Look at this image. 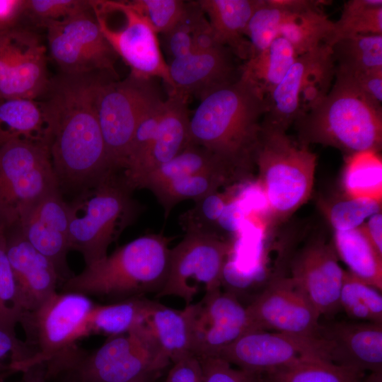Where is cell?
Returning a JSON list of instances; mask_svg holds the SVG:
<instances>
[{
  "label": "cell",
  "mask_w": 382,
  "mask_h": 382,
  "mask_svg": "<svg viewBox=\"0 0 382 382\" xmlns=\"http://www.w3.org/2000/svg\"><path fill=\"white\" fill-rule=\"evenodd\" d=\"M50 81L46 47L35 33L19 25L0 33V98L37 100Z\"/></svg>",
  "instance_id": "cell-17"
},
{
  "label": "cell",
  "mask_w": 382,
  "mask_h": 382,
  "mask_svg": "<svg viewBox=\"0 0 382 382\" xmlns=\"http://www.w3.org/2000/svg\"><path fill=\"white\" fill-rule=\"evenodd\" d=\"M102 74L62 73L50 79L42 96L50 129V154L59 186L86 188L115 173L95 106Z\"/></svg>",
  "instance_id": "cell-1"
},
{
  "label": "cell",
  "mask_w": 382,
  "mask_h": 382,
  "mask_svg": "<svg viewBox=\"0 0 382 382\" xmlns=\"http://www.w3.org/2000/svg\"><path fill=\"white\" fill-rule=\"evenodd\" d=\"M219 46L214 39L209 21L206 22L196 33L192 42V52H202L212 50Z\"/></svg>",
  "instance_id": "cell-51"
},
{
  "label": "cell",
  "mask_w": 382,
  "mask_h": 382,
  "mask_svg": "<svg viewBox=\"0 0 382 382\" xmlns=\"http://www.w3.org/2000/svg\"><path fill=\"white\" fill-rule=\"evenodd\" d=\"M299 141L335 147L349 156L378 152L382 145V110L350 83L335 78L328 93L294 122Z\"/></svg>",
  "instance_id": "cell-4"
},
{
  "label": "cell",
  "mask_w": 382,
  "mask_h": 382,
  "mask_svg": "<svg viewBox=\"0 0 382 382\" xmlns=\"http://www.w3.org/2000/svg\"><path fill=\"white\" fill-rule=\"evenodd\" d=\"M324 3L298 0L281 27L279 36L291 44L299 56L318 48L330 37L333 21L320 8Z\"/></svg>",
  "instance_id": "cell-28"
},
{
  "label": "cell",
  "mask_w": 382,
  "mask_h": 382,
  "mask_svg": "<svg viewBox=\"0 0 382 382\" xmlns=\"http://www.w3.org/2000/svg\"><path fill=\"white\" fill-rule=\"evenodd\" d=\"M115 79L102 74L95 106L110 166L118 173L124 166L139 121L161 97L153 79L130 74L122 81Z\"/></svg>",
  "instance_id": "cell-10"
},
{
  "label": "cell",
  "mask_w": 382,
  "mask_h": 382,
  "mask_svg": "<svg viewBox=\"0 0 382 382\" xmlns=\"http://www.w3.org/2000/svg\"><path fill=\"white\" fill-rule=\"evenodd\" d=\"M316 159L308 146L294 141L286 132L261 125L254 163L257 181L274 219L287 218L310 197Z\"/></svg>",
  "instance_id": "cell-7"
},
{
  "label": "cell",
  "mask_w": 382,
  "mask_h": 382,
  "mask_svg": "<svg viewBox=\"0 0 382 382\" xmlns=\"http://www.w3.org/2000/svg\"><path fill=\"white\" fill-rule=\"evenodd\" d=\"M341 182L346 197L381 202L382 162L378 153L365 151L349 156Z\"/></svg>",
  "instance_id": "cell-34"
},
{
  "label": "cell",
  "mask_w": 382,
  "mask_h": 382,
  "mask_svg": "<svg viewBox=\"0 0 382 382\" xmlns=\"http://www.w3.org/2000/svg\"><path fill=\"white\" fill-rule=\"evenodd\" d=\"M207 21L204 12L197 1L185 2L178 22L168 32L163 34L166 48L173 59L192 52L194 36Z\"/></svg>",
  "instance_id": "cell-41"
},
{
  "label": "cell",
  "mask_w": 382,
  "mask_h": 382,
  "mask_svg": "<svg viewBox=\"0 0 382 382\" xmlns=\"http://www.w3.org/2000/svg\"><path fill=\"white\" fill-rule=\"evenodd\" d=\"M0 382H4L0 379ZM23 382H44L43 381L31 376H25V380Z\"/></svg>",
  "instance_id": "cell-54"
},
{
  "label": "cell",
  "mask_w": 382,
  "mask_h": 382,
  "mask_svg": "<svg viewBox=\"0 0 382 382\" xmlns=\"http://www.w3.org/2000/svg\"><path fill=\"white\" fill-rule=\"evenodd\" d=\"M57 190L47 146L14 140L0 147V224L17 225L36 203Z\"/></svg>",
  "instance_id": "cell-9"
},
{
  "label": "cell",
  "mask_w": 382,
  "mask_h": 382,
  "mask_svg": "<svg viewBox=\"0 0 382 382\" xmlns=\"http://www.w3.org/2000/svg\"><path fill=\"white\" fill-rule=\"evenodd\" d=\"M235 181H237L235 178L224 173H202L174 179L151 192L163 207L165 218H167L178 203L185 199L197 202L217 192L221 186L231 185Z\"/></svg>",
  "instance_id": "cell-35"
},
{
  "label": "cell",
  "mask_w": 382,
  "mask_h": 382,
  "mask_svg": "<svg viewBox=\"0 0 382 382\" xmlns=\"http://www.w3.org/2000/svg\"><path fill=\"white\" fill-rule=\"evenodd\" d=\"M69 224V204L57 190L36 203L17 224L31 245L54 263L62 283L72 276L66 263Z\"/></svg>",
  "instance_id": "cell-21"
},
{
  "label": "cell",
  "mask_w": 382,
  "mask_h": 382,
  "mask_svg": "<svg viewBox=\"0 0 382 382\" xmlns=\"http://www.w3.org/2000/svg\"><path fill=\"white\" fill-rule=\"evenodd\" d=\"M26 0H0V33L18 26L24 16Z\"/></svg>",
  "instance_id": "cell-50"
},
{
  "label": "cell",
  "mask_w": 382,
  "mask_h": 382,
  "mask_svg": "<svg viewBox=\"0 0 382 382\" xmlns=\"http://www.w3.org/2000/svg\"><path fill=\"white\" fill-rule=\"evenodd\" d=\"M335 77L350 83L371 105L382 110V69L352 75L335 74Z\"/></svg>",
  "instance_id": "cell-48"
},
{
  "label": "cell",
  "mask_w": 382,
  "mask_h": 382,
  "mask_svg": "<svg viewBox=\"0 0 382 382\" xmlns=\"http://www.w3.org/2000/svg\"><path fill=\"white\" fill-rule=\"evenodd\" d=\"M144 324L170 362L193 354L192 303L177 310L158 303Z\"/></svg>",
  "instance_id": "cell-27"
},
{
  "label": "cell",
  "mask_w": 382,
  "mask_h": 382,
  "mask_svg": "<svg viewBox=\"0 0 382 382\" xmlns=\"http://www.w3.org/2000/svg\"><path fill=\"white\" fill-rule=\"evenodd\" d=\"M232 249L233 242L217 234L186 231L170 249L168 277L158 296H177L188 305L202 289L205 294L219 290Z\"/></svg>",
  "instance_id": "cell-12"
},
{
  "label": "cell",
  "mask_w": 382,
  "mask_h": 382,
  "mask_svg": "<svg viewBox=\"0 0 382 382\" xmlns=\"http://www.w3.org/2000/svg\"><path fill=\"white\" fill-rule=\"evenodd\" d=\"M298 57L291 44L279 36L240 66L241 76L267 97L282 81Z\"/></svg>",
  "instance_id": "cell-32"
},
{
  "label": "cell",
  "mask_w": 382,
  "mask_h": 382,
  "mask_svg": "<svg viewBox=\"0 0 382 382\" xmlns=\"http://www.w3.org/2000/svg\"><path fill=\"white\" fill-rule=\"evenodd\" d=\"M329 47L335 74L352 75L382 69V34L343 38Z\"/></svg>",
  "instance_id": "cell-33"
},
{
  "label": "cell",
  "mask_w": 382,
  "mask_h": 382,
  "mask_svg": "<svg viewBox=\"0 0 382 382\" xmlns=\"http://www.w3.org/2000/svg\"><path fill=\"white\" fill-rule=\"evenodd\" d=\"M26 357L25 345L16 337L15 330L0 326V372H16Z\"/></svg>",
  "instance_id": "cell-47"
},
{
  "label": "cell",
  "mask_w": 382,
  "mask_h": 382,
  "mask_svg": "<svg viewBox=\"0 0 382 382\" xmlns=\"http://www.w3.org/2000/svg\"><path fill=\"white\" fill-rule=\"evenodd\" d=\"M6 227L0 224V326L15 330L23 309L6 253Z\"/></svg>",
  "instance_id": "cell-40"
},
{
  "label": "cell",
  "mask_w": 382,
  "mask_h": 382,
  "mask_svg": "<svg viewBox=\"0 0 382 382\" xmlns=\"http://www.w3.org/2000/svg\"><path fill=\"white\" fill-rule=\"evenodd\" d=\"M207 172L224 173L236 180L245 179L216 154L204 147L190 144L172 160L146 175L137 188L152 191L174 179Z\"/></svg>",
  "instance_id": "cell-29"
},
{
  "label": "cell",
  "mask_w": 382,
  "mask_h": 382,
  "mask_svg": "<svg viewBox=\"0 0 382 382\" xmlns=\"http://www.w3.org/2000/svg\"><path fill=\"white\" fill-rule=\"evenodd\" d=\"M202 369L204 382H264L262 374L236 369L217 357L198 358Z\"/></svg>",
  "instance_id": "cell-46"
},
{
  "label": "cell",
  "mask_w": 382,
  "mask_h": 382,
  "mask_svg": "<svg viewBox=\"0 0 382 382\" xmlns=\"http://www.w3.org/2000/svg\"><path fill=\"white\" fill-rule=\"evenodd\" d=\"M6 253L23 313L32 311L57 291L62 282L60 274L54 263L25 238L18 225L6 228Z\"/></svg>",
  "instance_id": "cell-22"
},
{
  "label": "cell",
  "mask_w": 382,
  "mask_h": 382,
  "mask_svg": "<svg viewBox=\"0 0 382 382\" xmlns=\"http://www.w3.org/2000/svg\"><path fill=\"white\" fill-rule=\"evenodd\" d=\"M128 5L158 34L168 32L179 20L185 2L181 0H132Z\"/></svg>",
  "instance_id": "cell-44"
},
{
  "label": "cell",
  "mask_w": 382,
  "mask_h": 382,
  "mask_svg": "<svg viewBox=\"0 0 382 382\" xmlns=\"http://www.w3.org/2000/svg\"><path fill=\"white\" fill-rule=\"evenodd\" d=\"M169 256L166 237L145 235L86 265L81 272L62 283L61 291L112 302L151 292L158 294L168 277Z\"/></svg>",
  "instance_id": "cell-3"
},
{
  "label": "cell",
  "mask_w": 382,
  "mask_h": 382,
  "mask_svg": "<svg viewBox=\"0 0 382 382\" xmlns=\"http://www.w3.org/2000/svg\"><path fill=\"white\" fill-rule=\"evenodd\" d=\"M164 382H204L198 357L190 354L173 362Z\"/></svg>",
  "instance_id": "cell-49"
},
{
  "label": "cell",
  "mask_w": 382,
  "mask_h": 382,
  "mask_svg": "<svg viewBox=\"0 0 382 382\" xmlns=\"http://www.w3.org/2000/svg\"><path fill=\"white\" fill-rule=\"evenodd\" d=\"M363 228L377 252L382 255V214L378 212L369 218Z\"/></svg>",
  "instance_id": "cell-52"
},
{
  "label": "cell",
  "mask_w": 382,
  "mask_h": 382,
  "mask_svg": "<svg viewBox=\"0 0 382 382\" xmlns=\"http://www.w3.org/2000/svg\"><path fill=\"white\" fill-rule=\"evenodd\" d=\"M91 9V1L87 0H26L24 16L41 25Z\"/></svg>",
  "instance_id": "cell-45"
},
{
  "label": "cell",
  "mask_w": 382,
  "mask_h": 382,
  "mask_svg": "<svg viewBox=\"0 0 382 382\" xmlns=\"http://www.w3.org/2000/svg\"><path fill=\"white\" fill-rule=\"evenodd\" d=\"M96 303L91 298L69 291H57L19 320L25 332L26 359L16 372L43 376L88 336V318Z\"/></svg>",
  "instance_id": "cell-5"
},
{
  "label": "cell",
  "mask_w": 382,
  "mask_h": 382,
  "mask_svg": "<svg viewBox=\"0 0 382 382\" xmlns=\"http://www.w3.org/2000/svg\"><path fill=\"white\" fill-rule=\"evenodd\" d=\"M318 337L324 342L328 361L364 374L382 372L381 323H320Z\"/></svg>",
  "instance_id": "cell-20"
},
{
  "label": "cell",
  "mask_w": 382,
  "mask_h": 382,
  "mask_svg": "<svg viewBox=\"0 0 382 382\" xmlns=\"http://www.w3.org/2000/svg\"><path fill=\"white\" fill-rule=\"evenodd\" d=\"M260 0H199L209 17L216 42L228 48L237 57L247 61L251 48L245 37L248 21Z\"/></svg>",
  "instance_id": "cell-25"
},
{
  "label": "cell",
  "mask_w": 382,
  "mask_h": 382,
  "mask_svg": "<svg viewBox=\"0 0 382 382\" xmlns=\"http://www.w3.org/2000/svg\"><path fill=\"white\" fill-rule=\"evenodd\" d=\"M266 97L242 76L200 98L190 119V144L220 157L243 177L255 166Z\"/></svg>",
  "instance_id": "cell-2"
},
{
  "label": "cell",
  "mask_w": 382,
  "mask_h": 382,
  "mask_svg": "<svg viewBox=\"0 0 382 382\" xmlns=\"http://www.w3.org/2000/svg\"><path fill=\"white\" fill-rule=\"evenodd\" d=\"M365 374L322 359H303L262 374L264 382H360Z\"/></svg>",
  "instance_id": "cell-36"
},
{
  "label": "cell",
  "mask_w": 382,
  "mask_h": 382,
  "mask_svg": "<svg viewBox=\"0 0 382 382\" xmlns=\"http://www.w3.org/2000/svg\"><path fill=\"white\" fill-rule=\"evenodd\" d=\"M324 208L325 214L335 231H348L361 226L366 219L380 212L381 202L346 197Z\"/></svg>",
  "instance_id": "cell-43"
},
{
  "label": "cell",
  "mask_w": 382,
  "mask_h": 382,
  "mask_svg": "<svg viewBox=\"0 0 382 382\" xmlns=\"http://www.w3.org/2000/svg\"><path fill=\"white\" fill-rule=\"evenodd\" d=\"M333 245L309 243L291 260L290 277L305 292L320 316H330L340 309L344 271Z\"/></svg>",
  "instance_id": "cell-19"
},
{
  "label": "cell",
  "mask_w": 382,
  "mask_h": 382,
  "mask_svg": "<svg viewBox=\"0 0 382 382\" xmlns=\"http://www.w3.org/2000/svg\"><path fill=\"white\" fill-rule=\"evenodd\" d=\"M170 362L144 323L93 351L79 347L55 381L152 382Z\"/></svg>",
  "instance_id": "cell-8"
},
{
  "label": "cell",
  "mask_w": 382,
  "mask_h": 382,
  "mask_svg": "<svg viewBox=\"0 0 382 382\" xmlns=\"http://www.w3.org/2000/svg\"><path fill=\"white\" fill-rule=\"evenodd\" d=\"M50 129L42 101L0 98V147L23 140L49 147Z\"/></svg>",
  "instance_id": "cell-26"
},
{
  "label": "cell",
  "mask_w": 382,
  "mask_h": 382,
  "mask_svg": "<svg viewBox=\"0 0 382 382\" xmlns=\"http://www.w3.org/2000/svg\"><path fill=\"white\" fill-rule=\"evenodd\" d=\"M298 0H260L252 14L245 30L251 57L268 47L279 36L282 25Z\"/></svg>",
  "instance_id": "cell-38"
},
{
  "label": "cell",
  "mask_w": 382,
  "mask_h": 382,
  "mask_svg": "<svg viewBox=\"0 0 382 382\" xmlns=\"http://www.w3.org/2000/svg\"><path fill=\"white\" fill-rule=\"evenodd\" d=\"M340 309L351 318L382 324L381 291L344 271Z\"/></svg>",
  "instance_id": "cell-39"
},
{
  "label": "cell",
  "mask_w": 382,
  "mask_h": 382,
  "mask_svg": "<svg viewBox=\"0 0 382 382\" xmlns=\"http://www.w3.org/2000/svg\"><path fill=\"white\" fill-rule=\"evenodd\" d=\"M333 247L349 272L365 283L382 290V255L375 249L363 226L335 231Z\"/></svg>",
  "instance_id": "cell-30"
},
{
  "label": "cell",
  "mask_w": 382,
  "mask_h": 382,
  "mask_svg": "<svg viewBox=\"0 0 382 382\" xmlns=\"http://www.w3.org/2000/svg\"><path fill=\"white\" fill-rule=\"evenodd\" d=\"M100 28L116 54L138 78L163 80L169 91L172 82L168 64L159 46L157 33L126 1H91Z\"/></svg>",
  "instance_id": "cell-11"
},
{
  "label": "cell",
  "mask_w": 382,
  "mask_h": 382,
  "mask_svg": "<svg viewBox=\"0 0 382 382\" xmlns=\"http://www.w3.org/2000/svg\"><path fill=\"white\" fill-rule=\"evenodd\" d=\"M158 303L137 296L108 304L96 303L88 318V335L110 337L129 332L145 323Z\"/></svg>",
  "instance_id": "cell-31"
},
{
  "label": "cell",
  "mask_w": 382,
  "mask_h": 382,
  "mask_svg": "<svg viewBox=\"0 0 382 382\" xmlns=\"http://www.w3.org/2000/svg\"><path fill=\"white\" fill-rule=\"evenodd\" d=\"M119 173H111L84 188L69 207V242L86 265L108 253L109 245L132 223L139 207Z\"/></svg>",
  "instance_id": "cell-6"
},
{
  "label": "cell",
  "mask_w": 382,
  "mask_h": 382,
  "mask_svg": "<svg viewBox=\"0 0 382 382\" xmlns=\"http://www.w3.org/2000/svg\"><path fill=\"white\" fill-rule=\"evenodd\" d=\"M238 369L263 374L303 359L328 361L319 337H303L280 332H248L215 356Z\"/></svg>",
  "instance_id": "cell-15"
},
{
  "label": "cell",
  "mask_w": 382,
  "mask_h": 382,
  "mask_svg": "<svg viewBox=\"0 0 382 382\" xmlns=\"http://www.w3.org/2000/svg\"><path fill=\"white\" fill-rule=\"evenodd\" d=\"M360 382H382V372L365 374Z\"/></svg>",
  "instance_id": "cell-53"
},
{
  "label": "cell",
  "mask_w": 382,
  "mask_h": 382,
  "mask_svg": "<svg viewBox=\"0 0 382 382\" xmlns=\"http://www.w3.org/2000/svg\"><path fill=\"white\" fill-rule=\"evenodd\" d=\"M335 75V65L327 45L299 55L266 97L268 109L261 125L286 132L300 115L328 93Z\"/></svg>",
  "instance_id": "cell-13"
},
{
  "label": "cell",
  "mask_w": 382,
  "mask_h": 382,
  "mask_svg": "<svg viewBox=\"0 0 382 382\" xmlns=\"http://www.w3.org/2000/svg\"><path fill=\"white\" fill-rule=\"evenodd\" d=\"M192 308V352L197 357H215L245 333L255 330L246 307L232 294H205Z\"/></svg>",
  "instance_id": "cell-18"
},
{
  "label": "cell",
  "mask_w": 382,
  "mask_h": 382,
  "mask_svg": "<svg viewBox=\"0 0 382 382\" xmlns=\"http://www.w3.org/2000/svg\"><path fill=\"white\" fill-rule=\"evenodd\" d=\"M382 34V1L349 0L345 3L339 19L325 43L361 35Z\"/></svg>",
  "instance_id": "cell-37"
},
{
  "label": "cell",
  "mask_w": 382,
  "mask_h": 382,
  "mask_svg": "<svg viewBox=\"0 0 382 382\" xmlns=\"http://www.w3.org/2000/svg\"><path fill=\"white\" fill-rule=\"evenodd\" d=\"M187 99L170 94L165 100L164 110L149 151L136 173L124 181L132 190L137 189L146 175L172 160L190 144Z\"/></svg>",
  "instance_id": "cell-24"
},
{
  "label": "cell",
  "mask_w": 382,
  "mask_h": 382,
  "mask_svg": "<svg viewBox=\"0 0 382 382\" xmlns=\"http://www.w3.org/2000/svg\"><path fill=\"white\" fill-rule=\"evenodd\" d=\"M41 25L47 30L50 55L62 73H100L115 78L117 55L104 37L93 8Z\"/></svg>",
  "instance_id": "cell-14"
},
{
  "label": "cell",
  "mask_w": 382,
  "mask_h": 382,
  "mask_svg": "<svg viewBox=\"0 0 382 382\" xmlns=\"http://www.w3.org/2000/svg\"><path fill=\"white\" fill-rule=\"evenodd\" d=\"M234 54L227 47L219 46L202 52H192L173 59L168 64L172 82L170 94L188 98H201L211 91L236 81L241 76L236 66Z\"/></svg>",
  "instance_id": "cell-23"
},
{
  "label": "cell",
  "mask_w": 382,
  "mask_h": 382,
  "mask_svg": "<svg viewBox=\"0 0 382 382\" xmlns=\"http://www.w3.org/2000/svg\"><path fill=\"white\" fill-rule=\"evenodd\" d=\"M236 187L224 192H215L196 202L195 206L180 217L186 231L217 234L216 224L226 204L233 197Z\"/></svg>",
  "instance_id": "cell-42"
},
{
  "label": "cell",
  "mask_w": 382,
  "mask_h": 382,
  "mask_svg": "<svg viewBox=\"0 0 382 382\" xmlns=\"http://www.w3.org/2000/svg\"><path fill=\"white\" fill-rule=\"evenodd\" d=\"M246 310L255 330L318 337L320 316L290 276H274Z\"/></svg>",
  "instance_id": "cell-16"
}]
</instances>
